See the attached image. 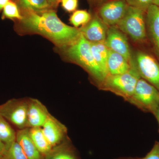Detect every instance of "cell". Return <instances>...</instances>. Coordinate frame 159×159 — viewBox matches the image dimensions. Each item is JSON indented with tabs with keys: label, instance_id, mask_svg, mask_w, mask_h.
<instances>
[{
	"label": "cell",
	"instance_id": "obj_8",
	"mask_svg": "<svg viewBox=\"0 0 159 159\" xmlns=\"http://www.w3.org/2000/svg\"><path fill=\"white\" fill-rule=\"evenodd\" d=\"M129 6L125 0H106L97 9V13L107 25L116 26L124 17Z\"/></svg>",
	"mask_w": 159,
	"mask_h": 159
},
{
	"label": "cell",
	"instance_id": "obj_4",
	"mask_svg": "<svg viewBox=\"0 0 159 159\" xmlns=\"http://www.w3.org/2000/svg\"><path fill=\"white\" fill-rule=\"evenodd\" d=\"M141 78L136 69L132 67L124 74H108L98 87L100 89L112 92L128 101L133 94L137 83Z\"/></svg>",
	"mask_w": 159,
	"mask_h": 159
},
{
	"label": "cell",
	"instance_id": "obj_21",
	"mask_svg": "<svg viewBox=\"0 0 159 159\" xmlns=\"http://www.w3.org/2000/svg\"><path fill=\"white\" fill-rule=\"evenodd\" d=\"M92 18L88 11L84 10H77L71 16L70 21L74 27L78 28L80 26H84L87 25Z\"/></svg>",
	"mask_w": 159,
	"mask_h": 159
},
{
	"label": "cell",
	"instance_id": "obj_18",
	"mask_svg": "<svg viewBox=\"0 0 159 159\" xmlns=\"http://www.w3.org/2000/svg\"><path fill=\"white\" fill-rule=\"evenodd\" d=\"M24 12H41L49 10L50 8L48 0H11Z\"/></svg>",
	"mask_w": 159,
	"mask_h": 159
},
{
	"label": "cell",
	"instance_id": "obj_17",
	"mask_svg": "<svg viewBox=\"0 0 159 159\" xmlns=\"http://www.w3.org/2000/svg\"><path fill=\"white\" fill-rule=\"evenodd\" d=\"M31 139L38 150L43 156L48 155L53 149L45 135L42 127L29 128Z\"/></svg>",
	"mask_w": 159,
	"mask_h": 159
},
{
	"label": "cell",
	"instance_id": "obj_27",
	"mask_svg": "<svg viewBox=\"0 0 159 159\" xmlns=\"http://www.w3.org/2000/svg\"><path fill=\"white\" fill-rule=\"evenodd\" d=\"M92 6L98 9L99 6L106 0H89Z\"/></svg>",
	"mask_w": 159,
	"mask_h": 159
},
{
	"label": "cell",
	"instance_id": "obj_30",
	"mask_svg": "<svg viewBox=\"0 0 159 159\" xmlns=\"http://www.w3.org/2000/svg\"><path fill=\"white\" fill-rule=\"evenodd\" d=\"M10 0H0V11L3 9L5 6Z\"/></svg>",
	"mask_w": 159,
	"mask_h": 159
},
{
	"label": "cell",
	"instance_id": "obj_34",
	"mask_svg": "<svg viewBox=\"0 0 159 159\" xmlns=\"http://www.w3.org/2000/svg\"><path fill=\"white\" fill-rule=\"evenodd\" d=\"M0 159H2V155L0 154Z\"/></svg>",
	"mask_w": 159,
	"mask_h": 159
},
{
	"label": "cell",
	"instance_id": "obj_1",
	"mask_svg": "<svg viewBox=\"0 0 159 159\" xmlns=\"http://www.w3.org/2000/svg\"><path fill=\"white\" fill-rule=\"evenodd\" d=\"M24 13L20 20L23 26L48 38L57 45L64 48L76 43L82 34L78 28L63 22L53 10Z\"/></svg>",
	"mask_w": 159,
	"mask_h": 159
},
{
	"label": "cell",
	"instance_id": "obj_10",
	"mask_svg": "<svg viewBox=\"0 0 159 159\" xmlns=\"http://www.w3.org/2000/svg\"><path fill=\"white\" fill-rule=\"evenodd\" d=\"M147 38L159 60V7L152 5L146 12Z\"/></svg>",
	"mask_w": 159,
	"mask_h": 159
},
{
	"label": "cell",
	"instance_id": "obj_20",
	"mask_svg": "<svg viewBox=\"0 0 159 159\" xmlns=\"http://www.w3.org/2000/svg\"><path fill=\"white\" fill-rule=\"evenodd\" d=\"M56 146L46 156L45 159H77L74 152L67 146Z\"/></svg>",
	"mask_w": 159,
	"mask_h": 159
},
{
	"label": "cell",
	"instance_id": "obj_5",
	"mask_svg": "<svg viewBox=\"0 0 159 159\" xmlns=\"http://www.w3.org/2000/svg\"><path fill=\"white\" fill-rule=\"evenodd\" d=\"M128 102L144 111L154 115L159 107V91L141 78Z\"/></svg>",
	"mask_w": 159,
	"mask_h": 159
},
{
	"label": "cell",
	"instance_id": "obj_24",
	"mask_svg": "<svg viewBox=\"0 0 159 159\" xmlns=\"http://www.w3.org/2000/svg\"><path fill=\"white\" fill-rule=\"evenodd\" d=\"M129 6L138 8L146 12L153 4V0H125Z\"/></svg>",
	"mask_w": 159,
	"mask_h": 159
},
{
	"label": "cell",
	"instance_id": "obj_22",
	"mask_svg": "<svg viewBox=\"0 0 159 159\" xmlns=\"http://www.w3.org/2000/svg\"><path fill=\"white\" fill-rule=\"evenodd\" d=\"M2 159H29L20 145L14 142L6 148L2 155Z\"/></svg>",
	"mask_w": 159,
	"mask_h": 159
},
{
	"label": "cell",
	"instance_id": "obj_23",
	"mask_svg": "<svg viewBox=\"0 0 159 159\" xmlns=\"http://www.w3.org/2000/svg\"><path fill=\"white\" fill-rule=\"evenodd\" d=\"M23 17L22 15L20 12L18 6L13 1H9L3 8L2 15L3 19L7 18L21 20Z\"/></svg>",
	"mask_w": 159,
	"mask_h": 159
},
{
	"label": "cell",
	"instance_id": "obj_29",
	"mask_svg": "<svg viewBox=\"0 0 159 159\" xmlns=\"http://www.w3.org/2000/svg\"><path fill=\"white\" fill-rule=\"evenodd\" d=\"M6 145L0 141V154L2 155L6 150Z\"/></svg>",
	"mask_w": 159,
	"mask_h": 159
},
{
	"label": "cell",
	"instance_id": "obj_2",
	"mask_svg": "<svg viewBox=\"0 0 159 159\" xmlns=\"http://www.w3.org/2000/svg\"><path fill=\"white\" fill-rule=\"evenodd\" d=\"M69 59L83 68L99 86L106 76L97 64L92 54L91 43L81 34L79 39L65 48Z\"/></svg>",
	"mask_w": 159,
	"mask_h": 159
},
{
	"label": "cell",
	"instance_id": "obj_13",
	"mask_svg": "<svg viewBox=\"0 0 159 159\" xmlns=\"http://www.w3.org/2000/svg\"><path fill=\"white\" fill-rule=\"evenodd\" d=\"M50 114L45 106L38 99H28L29 128L42 127Z\"/></svg>",
	"mask_w": 159,
	"mask_h": 159
},
{
	"label": "cell",
	"instance_id": "obj_31",
	"mask_svg": "<svg viewBox=\"0 0 159 159\" xmlns=\"http://www.w3.org/2000/svg\"><path fill=\"white\" fill-rule=\"evenodd\" d=\"M154 116H155L156 118L157 121L158 123L159 126V107L158 109L157 110L155 114V115Z\"/></svg>",
	"mask_w": 159,
	"mask_h": 159
},
{
	"label": "cell",
	"instance_id": "obj_11",
	"mask_svg": "<svg viewBox=\"0 0 159 159\" xmlns=\"http://www.w3.org/2000/svg\"><path fill=\"white\" fill-rule=\"evenodd\" d=\"M108 27L97 12L87 25L79 29L84 37L89 42L99 43L105 41Z\"/></svg>",
	"mask_w": 159,
	"mask_h": 159
},
{
	"label": "cell",
	"instance_id": "obj_3",
	"mask_svg": "<svg viewBox=\"0 0 159 159\" xmlns=\"http://www.w3.org/2000/svg\"><path fill=\"white\" fill-rule=\"evenodd\" d=\"M116 26L136 43H145L148 41L146 12L143 10L129 6L124 17Z\"/></svg>",
	"mask_w": 159,
	"mask_h": 159
},
{
	"label": "cell",
	"instance_id": "obj_9",
	"mask_svg": "<svg viewBox=\"0 0 159 159\" xmlns=\"http://www.w3.org/2000/svg\"><path fill=\"white\" fill-rule=\"evenodd\" d=\"M105 43L109 49L121 54L131 63L132 53L127 35L116 26L108 27Z\"/></svg>",
	"mask_w": 159,
	"mask_h": 159
},
{
	"label": "cell",
	"instance_id": "obj_16",
	"mask_svg": "<svg viewBox=\"0 0 159 159\" xmlns=\"http://www.w3.org/2000/svg\"><path fill=\"white\" fill-rule=\"evenodd\" d=\"M90 43L91 51L94 59L107 77L108 75L107 61L109 49L106 45L105 41Z\"/></svg>",
	"mask_w": 159,
	"mask_h": 159
},
{
	"label": "cell",
	"instance_id": "obj_12",
	"mask_svg": "<svg viewBox=\"0 0 159 159\" xmlns=\"http://www.w3.org/2000/svg\"><path fill=\"white\" fill-rule=\"evenodd\" d=\"M42 128L46 138L53 148L61 143L67 132L65 125L51 114Z\"/></svg>",
	"mask_w": 159,
	"mask_h": 159
},
{
	"label": "cell",
	"instance_id": "obj_32",
	"mask_svg": "<svg viewBox=\"0 0 159 159\" xmlns=\"http://www.w3.org/2000/svg\"><path fill=\"white\" fill-rule=\"evenodd\" d=\"M153 4L159 7V0H153Z\"/></svg>",
	"mask_w": 159,
	"mask_h": 159
},
{
	"label": "cell",
	"instance_id": "obj_28",
	"mask_svg": "<svg viewBox=\"0 0 159 159\" xmlns=\"http://www.w3.org/2000/svg\"><path fill=\"white\" fill-rule=\"evenodd\" d=\"M61 1V0H48V2L50 7H52L53 6H56Z\"/></svg>",
	"mask_w": 159,
	"mask_h": 159
},
{
	"label": "cell",
	"instance_id": "obj_14",
	"mask_svg": "<svg viewBox=\"0 0 159 159\" xmlns=\"http://www.w3.org/2000/svg\"><path fill=\"white\" fill-rule=\"evenodd\" d=\"M16 141L28 159H42V155L38 150L31 139L29 128L18 129L16 131Z\"/></svg>",
	"mask_w": 159,
	"mask_h": 159
},
{
	"label": "cell",
	"instance_id": "obj_25",
	"mask_svg": "<svg viewBox=\"0 0 159 159\" xmlns=\"http://www.w3.org/2000/svg\"><path fill=\"white\" fill-rule=\"evenodd\" d=\"M61 2L63 9L68 12L75 11L78 7V0H61Z\"/></svg>",
	"mask_w": 159,
	"mask_h": 159
},
{
	"label": "cell",
	"instance_id": "obj_26",
	"mask_svg": "<svg viewBox=\"0 0 159 159\" xmlns=\"http://www.w3.org/2000/svg\"><path fill=\"white\" fill-rule=\"evenodd\" d=\"M142 159H159V141L155 142L150 151Z\"/></svg>",
	"mask_w": 159,
	"mask_h": 159
},
{
	"label": "cell",
	"instance_id": "obj_19",
	"mask_svg": "<svg viewBox=\"0 0 159 159\" xmlns=\"http://www.w3.org/2000/svg\"><path fill=\"white\" fill-rule=\"evenodd\" d=\"M16 134L11 124L0 115V141L6 145V149L16 142Z\"/></svg>",
	"mask_w": 159,
	"mask_h": 159
},
{
	"label": "cell",
	"instance_id": "obj_33",
	"mask_svg": "<svg viewBox=\"0 0 159 159\" xmlns=\"http://www.w3.org/2000/svg\"><path fill=\"white\" fill-rule=\"evenodd\" d=\"M142 159V158H127V159Z\"/></svg>",
	"mask_w": 159,
	"mask_h": 159
},
{
	"label": "cell",
	"instance_id": "obj_6",
	"mask_svg": "<svg viewBox=\"0 0 159 159\" xmlns=\"http://www.w3.org/2000/svg\"><path fill=\"white\" fill-rule=\"evenodd\" d=\"M131 65L141 78L159 91V63L154 57L145 51H137L132 53Z\"/></svg>",
	"mask_w": 159,
	"mask_h": 159
},
{
	"label": "cell",
	"instance_id": "obj_7",
	"mask_svg": "<svg viewBox=\"0 0 159 159\" xmlns=\"http://www.w3.org/2000/svg\"><path fill=\"white\" fill-rule=\"evenodd\" d=\"M28 99H11L0 105V115L18 130L29 128Z\"/></svg>",
	"mask_w": 159,
	"mask_h": 159
},
{
	"label": "cell",
	"instance_id": "obj_15",
	"mask_svg": "<svg viewBox=\"0 0 159 159\" xmlns=\"http://www.w3.org/2000/svg\"><path fill=\"white\" fill-rule=\"evenodd\" d=\"M107 67L110 75L124 74L132 67L130 63L125 57L110 49L108 50Z\"/></svg>",
	"mask_w": 159,
	"mask_h": 159
}]
</instances>
